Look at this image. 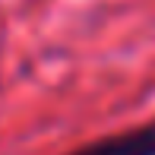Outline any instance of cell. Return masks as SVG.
<instances>
[{
  "label": "cell",
  "mask_w": 155,
  "mask_h": 155,
  "mask_svg": "<svg viewBox=\"0 0 155 155\" xmlns=\"http://www.w3.org/2000/svg\"><path fill=\"white\" fill-rule=\"evenodd\" d=\"M67 155H155V120L120 130L114 136L95 139V143L82 146V149H73Z\"/></svg>",
  "instance_id": "1"
}]
</instances>
